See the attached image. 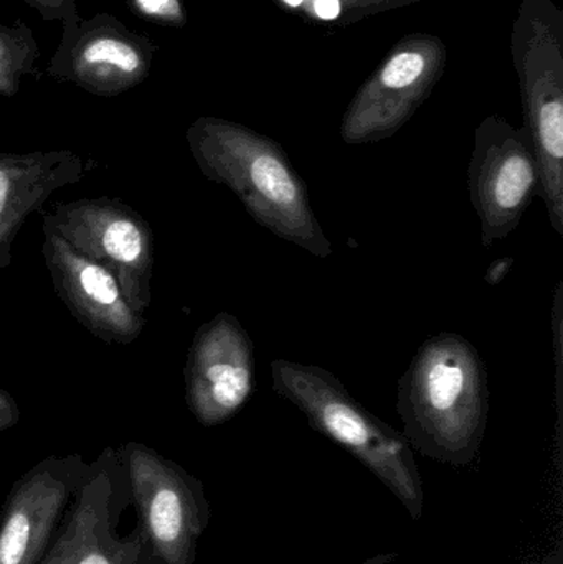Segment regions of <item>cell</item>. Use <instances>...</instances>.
<instances>
[{"label":"cell","mask_w":563,"mask_h":564,"mask_svg":"<svg viewBox=\"0 0 563 564\" xmlns=\"http://www.w3.org/2000/svg\"><path fill=\"white\" fill-rule=\"evenodd\" d=\"M45 22H65L79 15L75 0H25Z\"/></svg>","instance_id":"cell-18"},{"label":"cell","mask_w":563,"mask_h":564,"mask_svg":"<svg viewBox=\"0 0 563 564\" xmlns=\"http://www.w3.org/2000/svg\"><path fill=\"white\" fill-rule=\"evenodd\" d=\"M191 141L212 178L228 185L255 221L317 258L333 254L303 177L283 145L247 126L202 118Z\"/></svg>","instance_id":"cell-2"},{"label":"cell","mask_w":563,"mask_h":564,"mask_svg":"<svg viewBox=\"0 0 563 564\" xmlns=\"http://www.w3.org/2000/svg\"><path fill=\"white\" fill-rule=\"evenodd\" d=\"M468 191L481 221L483 247L505 241L521 224L541 192V174L524 126L488 116L475 132L468 167Z\"/></svg>","instance_id":"cell-6"},{"label":"cell","mask_w":563,"mask_h":564,"mask_svg":"<svg viewBox=\"0 0 563 564\" xmlns=\"http://www.w3.org/2000/svg\"><path fill=\"white\" fill-rule=\"evenodd\" d=\"M524 128L539 174V197L563 235V10L554 0H521L511 29Z\"/></svg>","instance_id":"cell-4"},{"label":"cell","mask_w":563,"mask_h":564,"mask_svg":"<svg viewBox=\"0 0 563 564\" xmlns=\"http://www.w3.org/2000/svg\"><path fill=\"white\" fill-rule=\"evenodd\" d=\"M126 6L134 15L159 25L182 29L187 23L182 0H126Z\"/></svg>","instance_id":"cell-14"},{"label":"cell","mask_w":563,"mask_h":564,"mask_svg":"<svg viewBox=\"0 0 563 564\" xmlns=\"http://www.w3.org/2000/svg\"><path fill=\"white\" fill-rule=\"evenodd\" d=\"M422 0H340V25H350L377 13L400 9Z\"/></svg>","instance_id":"cell-15"},{"label":"cell","mask_w":563,"mask_h":564,"mask_svg":"<svg viewBox=\"0 0 563 564\" xmlns=\"http://www.w3.org/2000/svg\"><path fill=\"white\" fill-rule=\"evenodd\" d=\"M7 192H9V178L0 171V214H2L3 204H6Z\"/></svg>","instance_id":"cell-20"},{"label":"cell","mask_w":563,"mask_h":564,"mask_svg":"<svg viewBox=\"0 0 563 564\" xmlns=\"http://www.w3.org/2000/svg\"><path fill=\"white\" fill-rule=\"evenodd\" d=\"M515 263L516 261L512 257L498 258V260L489 264L488 271H486L485 274V281L488 282L489 285L501 284V281L511 273Z\"/></svg>","instance_id":"cell-19"},{"label":"cell","mask_w":563,"mask_h":564,"mask_svg":"<svg viewBox=\"0 0 563 564\" xmlns=\"http://www.w3.org/2000/svg\"><path fill=\"white\" fill-rule=\"evenodd\" d=\"M255 345L240 322L224 314L205 328L195 351L194 404L202 423L214 426L237 414L255 390Z\"/></svg>","instance_id":"cell-10"},{"label":"cell","mask_w":563,"mask_h":564,"mask_svg":"<svg viewBox=\"0 0 563 564\" xmlns=\"http://www.w3.org/2000/svg\"><path fill=\"white\" fill-rule=\"evenodd\" d=\"M138 527L158 564H194L210 520L204 487L194 477L145 449L128 457Z\"/></svg>","instance_id":"cell-7"},{"label":"cell","mask_w":563,"mask_h":564,"mask_svg":"<svg viewBox=\"0 0 563 564\" xmlns=\"http://www.w3.org/2000/svg\"><path fill=\"white\" fill-rule=\"evenodd\" d=\"M366 564H380V560H373V562H369V563H366Z\"/></svg>","instance_id":"cell-22"},{"label":"cell","mask_w":563,"mask_h":564,"mask_svg":"<svg viewBox=\"0 0 563 564\" xmlns=\"http://www.w3.org/2000/svg\"><path fill=\"white\" fill-rule=\"evenodd\" d=\"M118 500L108 474H86L69 509L76 539L73 564H158L139 527L122 539L116 535Z\"/></svg>","instance_id":"cell-11"},{"label":"cell","mask_w":563,"mask_h":564,"mask_svg":"<svg viewBox=\"0 0 563 564\" xmlns=\"http://www.w3.org/2000/svg\"><path fill=\"white\" fill-rule=\"evenodd\" d=\"M397 411L410 446L442 463H472L489 414L488 370L475 345L452 332L426 338L399 380Z\"/></svg>","instance_id":"cell-1"},{"label":"cell","mask_w":563,"mask_h":564,"mask_svg":"<svg viewBox=\"0 0 563 564\" xmlns=\"http://www.w3.org/2000/svg\"><path fill=\"white\" fill-rule=\"evenodd\" d=\"M106 253L119 261H134L142 251V238L138 227L128 220L112 221L102 235Z\"/></svg>","instance_id":"cell-13"},{"label":"cell","mask_w":563,"mask_h":564,"mask_svg":"<svg viewBox=\"0 0 563 564\" xmlns=\"http://www.w3.org/2000/svg\"><path fill=\"white\" fill-rule=\"evenodd\" d=\"M271 378L274 393L293 403L313 430L349 451L379 477L413 519L422 516V477L402 433L367 411L329 370L274 360Z\"/></svg>","instance_id":"cell-3"},{"label":"cell","mask_w":563,"mask_h":564,"mask_svg":"<svg viewBox=\"0 0 563 564\" xmlns=\"http://www.w3.org/2000/svg\"><path fill=\"white\" fill-rule=\"evenodd\" d=\"M39 43L23 20H17L12 25L0 23V93L15 95L23 75L39 79Z\"/></svg>","instance_id":"cell-12"},{"label":"cell","mask_w":563,"mask_h":564,"mask_svg":"<svg viewBox=\"0 0 563 564\" xmlns=\"http://www.w3.org/2000/svg\"><path fill=\"white\" fill-rule=\"evenodd\" d=\"M75 525H73L72 517L66 516L65 522L59 527L52 546L46 552L45 558L40 564H73L75 556Z\"/></svg>","instance_id":"cell-17"},{"label":"cell","mask_w":563,"mask_h":564,"mask_svg":"<svg viewBox=\"0 0 563 564\" xmlns=\"http://www.w3.org/2000/svg\"><path fill=\"white\" fill-rule=\"evenodd\" d=\"M86 294L98 304H112L118 299V285L101 268L86 267L79 274Z\"/></svg>","instance_id":"cell-16"},{"label":"cell","mask_w":563,"mask_h":564,"mask_svg":"<svg viewBox=\"0 0 563 564\" xmlns=\"http://www.w3.org/2000/svg\"><path fill=\"white\" fill-rule=\"evenodd\" d=\"M62 25L46 75L101 96L119 95L148 78L158 52L151 36L134 32L108 12L91 19L76 15Z\"/></svg>","instance_id":"cell-8"},{"label":"cell","mask_w":563,"mask_h":564,"mask_svg":"<svg viewBox=\"0 0 563 564\" xmlns=\"http://www.w3.org/2000/svg\"><path fill=\"white\" fill-rule=\"evenodd\" d=\"M281 2H283L284 6L290 7V9L300 10V7H301V3H303V0H281Z\"/></svg>","instance_id":"cell-21"},{"label":"cell","mask_w":563,"mask_h":564,"mask_svg":"<svg viewBox=\"0 0 563 564\" xmlns=\"http://www.w3.org/2000/svg\"><path fill=\"white\" fill-rule=\"evenodd\" d=\"M86 474L40 464L19 480L0 510V564H40L65 522Z\"/></svg>","instance_id":"cell-9"},{"label":"cell","mask_w":563,"mask_h":564,"mask_svg":"<svg viewBox=\"0 0 563 564\" xmlns=\"http://www.w3.org/2000/svg\"><path fill=\"white\" fill-rule=\"evenodd\" d=\"M448 66V46L433 33H410L383 56L350 99L339 135L349 145L393 138L432 95Z\"/></svg>","instance_id":"cell-5"}]
</instances>
